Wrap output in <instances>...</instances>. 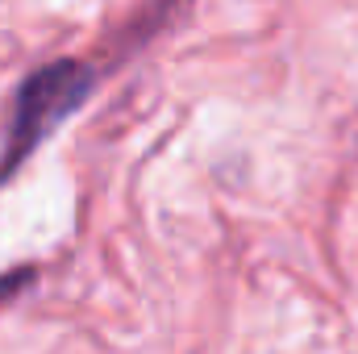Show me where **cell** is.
<instances>
[{"instance_id": "obj_1", "label": "cell", "mask_w": 358, "mask_h": 354, "mask_svg": "<svg viewBox=\"0 0 358 354\" xmlns=\"http://www.w3.org/2000/svg\"><path fill=\"white\" fill-rule=\"evenodd\" d=\"M92 71L84 63H71V59H59V63H46L38 67L13 100V121H8V142H4V155H0V176L17 171V163L38 150L92 92Z\"/></svg>"}]
</instances>
